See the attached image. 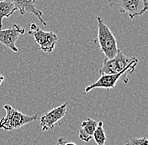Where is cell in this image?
Masks as SVG:
<instances>
[{
    "instance_id": "8",
    "label": "cell",
    "mask_w": 148,
    "mask_h": 145,
    "mask_svg": "<svg viewBox=\"0 0 148 145\" xmlns=\"http://www.w3.org/2000/svg\"><path fill=\"white\" fill-rule=\"evenodd\" d=\"M25 33V29L17 24H14L6 29H0V43L8 47L12 51L18 52L16 41L18 37Z\"/></svg>"
},
{
    "instance_id": "3",
    "label": "cell",
    "mask_w": 148,
    "mask_h": 145,
    "mask_svg": "<svg viewBox=\"0 0 148 145\" xmlns=\"http://www.w3.org/2000/svg\"><path fill=\"white\" fill-rule=\"evenodd\" d=\"M3 108L6 111V114L0 119V128L7 132L18 129L28 123L36 122L39 118L38 112L33 116H27L12 108L9 104L4 105Z\"/></svg>"
},
{
    "instance_id": "14",
    "label": "cell",
    "mask_w": 148,
    "mask_h": 145,
    "mask_svg": "<svg viewBox=\"0 0 148 145\" xmlns=\"http://www.w3.org/2000/svg\"><path fill=\"white\" fill-rule=\"evenodd\" d=\"M56 144L57 145H67V144L75 145L76 144H75V143H73V142L67 141V140H66V138H60L58 139V141H57Z\"/></svg>"
},
{
    "instance_id": "10",
    "label": "cell",
    "mask_w": 148,
    "mask_h": 145,
    "mask_svg": "<svg viewBox=\"0 0 148 145\" xmlns=\"http://www.w3.org/2000/svg\"><path fill=\"white\" fill-rule=\"evenodd\" d=\"M97 125L98 122L92 118H88L83 121L81 123V128L79 130V138L85 143L89 142L92 138V134Z\"/></svg>"
},
{
    "instance_id": "11",
    "label": "cell",
    "mask_w": 148,
    "mask_h": 145,
    "mask_svg": "<svg viewBox=\"0 0 148 145\" xmlns=\"http://www.w3.org/2000/svg\"><path fill=\"white\" fill-rule=\"evenodd\" d=\"M15 11V6L11 1L0 0V29L3 28V18H9Z\"/></svg>"
},
{
    "instance_id": "16",
    "label": "cell",
    "mask_w": 148,
    "mask_h": 145,
    "mask_svg": "<svg viewBox=\"0 0 148 145\" xmlns=\"http://www.w3.org/2000/svg\"><path fill=\"white\" fill-rule=\"evenodd\" d=\"M33 1H34V2H35V3H36V0H33Z\"/></svg>"
},
{
    "instance_id": "6",
    "label": "cell",
    "mask_w": 148,
    "mask_h": 145,
    "mask_svg": "<svg viewBox=\"0 0 148 145\" xmlns=\"http://www.w3.org/2000/svg\"><path fill=\"white\" fill-rule=\"evenodd\" d=\"M136 60H137L136 57H128L123 54V52L119 49L117 54L113 58L109 59L105 57L103 62V65L99 71V73L101 76L105 74H115L120 72V71L125 69L129 64Z\"/></svg>"
},
{
    "instance_id": "13",
    "label": "cell",
    "mask_w": 148,
    "mask_h": 145,
    "mask_svg": "<svg viewBox=\"0 0 148 145\" xmlns=\"http://www.w3.org/2000/svg\"><path fill=\"white\" fill-rule=\"evenodd\" d=\"M126 145H148V139L147 137L143 138H133L127 143Z\"/></svg>"
},
{
    "instance_id": "9",
    "label": "cell",
    "mask_w": 148,
    "mask_h": 145,
    "mask_svg": "<svg viewBox=\"0 0 148 145\" xmlns=\"http://www.w3.org/2000/svg\"><path fill=\"white\" fill-rule=\"evenodd\" d=\"M11 1L14 6L16 10H18L21 15H25L27 13H30L36 16V18L40 20V22L46 26L47 23L43 19V13L40 9H37L35 5V2L33 0H9Z\"/></svg>"
},
{
    "instance_id": "2",
    "label": "cell",
    "mask_w": 148,
    "mask_h": 145,
    "mask_svg": "<svg viewBox=\"0 0 148 145\" xmlns=\"http://www.w3.org/2000/svg\"><path fill=\"white\" fill-rule=\"evenodd\" d=\"M98 24V35L97 41L99 43V50L106 58H113L117 54L119 48L117 46L116 39L104 20L100 17H97Z\"/></svg>"
},
{
    "instance_id": "4",
    "label": "cell",
    "mask_w": 148,
    "mask_h": 145,
    "mask_svg": "<svg viewBox=\"0 0 148 145\" xmlns=\"http://www.w3.org/2000/svg\"><path fill=\"white\" fill-rule=\"evenodd\" d=\"M112 9L120 14H127L131 19L144 14L148 9L147 0H108Z\"/></svg>"
},
{
    "instance_id": "5",
    "label": "cell",
    "mask_w": 148,
    "mask_h": 145,
    "mask_svg": "<svg viewBox=\"0 0 148 145\" xmlns=\"http://www.w3.org/2000/svg\"><path fill=\"white\" fill-rule=\"evenodd\" d=\"M28 34L34 37L36 42L39 45V49L48 54L53 51L58 40L57 35L53 31H45L40 29L36 24L30 25Z\"/></svg>"
},
{
    "instance_id": "15",
    "label": "cell",
    "mask_w": 148,
    "mask_h": 145,
    "mask_svg": "<svg viewBox=\"0 0 148 145\" xmlns=\"http://www.w3.org/2000/svg\"><path fill=\"white\" fill-rule=\"evenodd\" d=\"M3 80H4V76H3V75L0 74V86H1V84H2V82H3Z\"/></svg>"
},
{
    "instance_id": "7",
    "label": "cell",
    "mask_w": 148,
    "mask_h": 145,
    "mask_svg": "<svg viewBox=\"0 0 148 145\" xmlns=\"http://www.w3.org/2000/svg\"><path fill=\"white\" fill-rule=\"evenodd\" d=\"M66 109H67V103L65 102L63 104L51 110L45 115H43L40 119V125L41 127V130L47 131V130L54 129L56 123L60 124L59 122L66 116Z\"/></svg>"
},
{
    "instance_id": "12",
    "label": "cell",
    "mask_w": 148,
    "mask_h": 145,
    "mask_svg": "<svg viewBox=\"0 0 148 145\" xmlns=\"http://www.w3.org/2000/svg\"><path fill=\"white\" fill-rule=\"evenodd\" d=\"M103 125V123L102 121L99 122L92 134V138L94 139V142L96 143V144L98 145H104L107 140V137H106Z\"/></svg>"
},
{
    "instance_id": "1",
    "label": "cell",
    "mask_w": 148,
    "mask_h": 145,
    "mask_svg": "<svg viewBox=\"0 0 148 145\" xmlns=\"http://www.w3.org/2000/svg\"><path fill=\"white\" fill-rule=\"evenodd\" d=\"M138 59L132 61L131 63L129 64L125 69L120 71V72L115 73V74H105V75H101L100 77L93 82L92 84L88 86L85 88V92H89L93 89L96 88H101V89H106L110 90L115 86L116 83L119 81H122L125 84H128L129 82V76L132 73L135 71L136 67L138 64Z\"/></svg>"
}]
</instances>
